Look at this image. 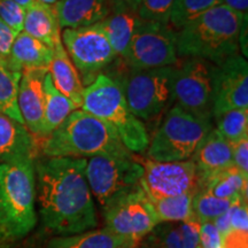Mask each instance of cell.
Here are the masks:
<instances>
[{"mask_svg": "<svg viewBox=\"0 0 248 248\" xmlns=\"http://www.w3.org/2000/svg\"><path fill=\"white\" fill-rule=\"evenodd\" d=\"M88 159L43 157L35 161L40 225L55 237L98 226L97 209L85 176Z\"/></svg>", "mask_w": 248, "mask_h": 248, "instance_id": "cell-1", "label": "cell"}, {"mask_svg": "<svg viewBox=\"0 0 248 248\" xmlns=\"http://www.w3.org/2000/svg\"><path fill=\"white\" fill-rule=\"evenodd\" d=\"M247 15L217 5L178 31V59L199 58L216 66L239 54V33Z\"/></svg>", "mask_w": 248, "mask_h": 248, "instance_id": "cell-2", "label": "cell"}, {"mask_svg": "<svg viewBox=\"0 0 248 248\" xmlns=\"http://www.w3.org/2000/svg\"><path fill=\"white\" fill-rule=\"evenodd\" d=\"M35 160L0 164V247L14 246L35 229Z\"/></svg>", "mask_w": 248, "mask_h": 248, "instance_id": "cell-3", "label": "cell"}, {"mask_svg": "<svg viewBox=\"0 0 248 248\" xmlns=\"http://www.w3.org/2000/svg\"><path fill=\"white\" fill-rule=\"evenodd\" d=\"M45 157L90 159L98 155L131 154L115 130L83 109H76L48 137L40 140Z\"/></svg>", "mask_w": 248, "mask_h": 248, "instance_id": "cell-4", "label": "cell"}, {"mask_svg": "<svg viewBox=\"0 0 248 248\" xmlns=\"http://www.w3.org/2000/svg\"><path fill=\"white\" fill-rule=\"evenodd\" d=\"M80 109L111 126L129 152L147 151L150 136L146 126L129 108L120 85L106 74H99L85 86Z\"/></svg>", "mask_w": 248, "mask_h": 248, "instance_id": "cell-5", "label": "cell"}, {"mask_svg": "<svg viewBox=\"0 0 248 248\" xmlns=\"http://www.w3.org/2000/svg\"><path fill=\"white\" fill-rule=\"evenodd\" d=\"M178 66L179 62L151 69H132L126 66L125 73L109 77L120 85L135 116L140 121H151L175 104Z\"/></svg>", "mask_w": 248, "mask_h": 248, "instance_id": "cell-6", "label": "cell"}, {"mask_svg": "<svg viewBox=\"0 0 248 248\" xmlns=\"http://www.w3.org/2000/svg\"><path fill=\"white\" fill-rule=\"evenodd\" d=\"M214 128L213 121L195 117L173 105L150 139L147 159L156 162H177L191 156Z\"/></svg>", "mask_w": 248, "mask_h": 248, "instance_id": "cell-7", "label": "cell"}, {"mask_svg": "<svg viewBox=\"0 0 248 248\" xmlns=\"http://www.w3.org/2000/svg\"><path fill=\"white\" fill-rule=\"evenodd\" d=\"M142 173L141 160L132 153L98 155L86 161V181L101 209L140 185Z\"/></svg>", "mask_w": 248, "mask_h": 248, "instance_id": "cell-8", "label": "cell"}, {"mask_svg": "<svg viewBox=\"0 0 248 248\" xmlns=\"http://www.w3.org/2000/svg\"><path fill=\"white\" fill-rule=\"evenodd\" d=\"M218 66L199 58H186L178 66L175 105L195 117L213 121Z\"/></svg>", "mask_w": 248, "mask_h": 248, "instance_id": "cell-9", "label": "cell"}, {"mask_svg": "<svg viewBox=\"0 0 248 248\" xmlns=\"http://www.w3.org/2000/svg\"><path fill=\"white\" fill-rule=\"evenodd\" d=\"M177 37L178 31L170 24L144 21L133 35L122 58L124 64L132 69L177 64Z\"/></svg>", "mask_w": 248, "mask_h": 248, "instance_id": "cell-10", "label": "cell"}, {"mask_svg": "<svg viewBox=\"0 0 248 248\" xmlns=\"http://www.w3.org/2000/svg\"><path fill=\"white\" fill-rule=\"evenodd\" d=\"M105 228L133 245H139L159 224L153 207L140 185L102 209Z\"/></svg>", "mask_w": 248, "mask_h": 248, "instance_id": "cell-11", "label": "cell"}, {"mask_svg": "<svg viewBox=\"0 0 248 248\" xmlns=\"http://www.w3.org/2000/svg\"><path fill=\"white\" fill-rule=\"evenodd\" d=\"M61 42L71 62L84 78L99 75V71L117 58L109 39L99 23L90 27L63 29Z\"/></svg>", "mask_w": 248, "mask_h": 248, "instance_id": "cell-12", "label": "cell"}, {"mask_svg": "<svg viewBox=\"0 0 248 248\" xmlns=\"http://www.w3.org/2000/svg\"><path fill=\"white\" fill-rule=\"evenodd\" d=\"M144 173L140 186L148 199L171 198L198 191V173L193 161L156 162L141 160Z\"/></svg>", "mask_w": 248, "mask_h": 248, "instance_id": "cell-13", "label": "cell"}, {"mask_svg": "<svg viewBox=\"0 0 248 248\" xmlns=\"http://www.w3.org/2000/svg\"><path fill=\"white\" fill-rule=\"evenodd\" d=\"M248 108V63L240 53L218 66L213 120L233 109Z\"/></svg>", "mask_w": 248, "mask_h": 248, "instance_id": "cell-14", "label": "cell"}, {"mask_svg": "<svg viewBox=\"0 0 248 248\" xmlns=\"http://www.w3.org/2000/svg\"><path fill=\"white\" fill-rule=\"evenodd\" d=\"M47 70H27L21 75L17 105L24 125L36 139L42 137L44 120V77Z\"/></svg>", "mask_w": 248, "mask_h": 248, "instance_id": "cell-15", "label": "cell"}, {"mask_svg": "<svg viewBox=\"0 0 248 248\" xmlns=\"http://www.w3.org/2000/svg\"><path fill=\"white\" fill-rule=\"evenodd\" d=\"M198 173V190L223 170L233 166L232 147L215 128L202 139L191 156Z\"/></svg>", "mask_w": 248, "mask_h": 248, "instance_id": "cell-16", "label": "cell"}, {"mask_svg": "<svg viewBox=\"0 0 248 248\" xmlns=\"http://www.w3.org/2000/svg\"><path fill=\"white\" fill-rule=\"evenodd\" d=\"M108 1H109V13L99 24L109 39L116 57L122 59L129 47L133 35L144 23V20L139 17L136 8L124 5L122 2L110 1V0Z\"/></svg>", "mask_w": 248, "mask_h": 248, "instance_id": "cell-17", "label": "cell"}, {"mask_svg": "<svg viewBox=\"0 0 248 248\" xmlns=\"http://www.w3.org/2000/svg\"><path fill=\"white\" fill-rule=\"evenodd\" d=\"M38 140L26 125L0 114V164L35 160Z\"/></svg>", "mask_w": 248, "mask_h": 248, "instance_id": "cell-18", "label": "cell"}, {"mask_svg": "<svg viewBox=\"0 0 248 248\" xmlns=\"http://www.w3.org/2000/svg\"><path fill=\"white\" fill-rule=\"evenodd\" d=\"M199 219L194 215L184 222L159 223L144 238L141 248H197L199 246Z\"/></svg>", "mask_w": 248, "mask_h": 248, "instance_id": "cell-19", "label": "cell"}, {"mask_svg": "<svg viewBox=\"0 0 248 248\" xmlns=\"http://www.w3.org/2000/svg\"><path fill=\"white\" fill-rule=\"evenodd\" d=\"M52 7L60 29L93 26L109 13L108 0H59Z\"/></svg>", "mask_w": 248, "mask_h": 248, "instance_id": "cell-20", "label": "cell"}, {"mask_svg": "<svg viewBox=\"0 0 248 248\" xmlns=\"http://www.w3.org/2000/svg\"><path fill=\"white\" fill-rule=\"evenodd\" d=\"M53 59V49L40 40L21 31L17 33L7 59V68L23 73L27 70H47Z\"/></svg>", "mask_w": 248, "mask_h": 248, "instance_id": "cell-21", "label": "cell"}, {"mask_svg": "<svg viewBox=\"0 0 248 248\" xmlns=\"http://www.w3.org/2000/svg\"><path fill=\"white\" fill-rule=\"evenodd\" d=\"M48 73L55 88L63 93L67 98H69L77 108L82 107L85 86L80 79L78 71L63 47L61 37L57 39L53 46V59Z\"/></svg>", "mask_w": 248, "mask_h": 248, "instance_id": "cell-22", "label": "cell"}, {"mask_svg": "<svg viewBox=\"0 0 248 248\" xmlns=\"http://www.w3.org/2000/svg\"><path fill=\"white\" fill-rule=\"evenodd\" d=\"M22 31L43 42L52 49L57 39L61 37L60 26L53 7L42 4L38 0H35L26 9Z\"/></svg>", "mask_w": 248, "mask_h": 248, "instance_id": "cell-23", "label": "cell"}, {"mask_svg": "<svg viewBox=\"0 0 248 248\" xmlns=\"http://www.w3.org/2000/svg\"><path fill=\"white\" fill-rule=\"evenodd\" d=\"M44 120L40 140L48 137L74 110L79 109L69 98L55 88L49 73L44 77Z\"/></svg>", "mask_w": 248, "mask_h": 248, "instance_id": "cell-24", "label": "cell"}, {"mask_svg": "<svg viewBox=\"0 0 248 248\" xmlns=\"http://www.w3.org/2000/svg\"><path fill=\"white\" fill-rule=\"evenodd\" d=\"M123 245H133L111 233L106 228L93 229L78 234L54 237L46 248H119Z\"/></svg>", "mask_w": 248, "mask_h": 248, "instance_id": "cell-25", "label": "cell"}, {"mask_svg": "<svg viewBox=\"0 0 248 248\" xmlns=\"http://www.w3.org/2000/svg\"><path fill=\"white\" fill-rule=\"evenodd\" d=\"M247 183L248 177H245L239 170L232 166L210 178L200 190L209 192L221 199L247 200Z\"/></svg>", "mask_w": 248, "mask_h": 248, "instance_id": "cell-26", "label": "cell"}, {"mask_svg": "<svg viewBox=\"0 0 248 248\" xmlns=\"http://www.w3.org/2000/svg\"><path fill=\"white\" fill-rule=\"evenodd\" d=\"M198 191L177 195V197L163 198L151 200L155 215L160 223L184 222L194 215L192 209V201Z\"/></svg>", "mask_w": 248, "mask_h": 248, "instance_id": "cell-27", "label": "cell"}, {"mask_svg": "<svg viewBox=\"0 0 248 248\" xmlns=\"http://www.w3.org/2000/svg\"><path fill=\"white\" fill-rule=\"evenodd\" d=\"M21 75L22 73L13 71L7 67L0 68V114H4L24 125L17 105Z\"/></svg>", "mask_w": 248, "mask_h": 248, "instance_id": "cell-28", "label": "cell"}, {"mask_svg": "<svg viewBox=\"0 0 248 248\" xmlns=\"http://www.w3.org/2000/svg\"><path fill=\"white\" fill-rule=\"evenodd\" d=\"M215 121L216 130L230 145L248 137V108L226 111Z\"/></svg>", "mask_w": 248, "mask_h": 248, "instance_id": "cell-29", "label": "cell"}, {"mask_svg": "<svg viewBox=\"0 0 248 248\" xmlns=\"http://www.w3.org/2000/svg\"><path fill=\"white\" fill-rule=\"evenodd\" d=\"M221 5V0H173L169 24L179 31L208 9Z\"/></svg>", "mask_w": 248, "mask_h": 248, "instance_id": "cell-30", "label": "cell"}, {"mask_svg": "<svg viewBox=\"0 0 248 248\" xmlns=\"http://www.w3.org/2000/svg\"><path fill=\"white\" fill-rule=\"evenodd\" d=\"M239 200V199H238ZM237 200H228L217 198L204 190H199L194 194L192 209L194 216L200 223L213 222L223 215Z\"/></svg>", "mask_w": 248, "mask_h": 248, "instance_id": "cell-31", "label": "cell"}, {"mask_svg": "<svg viewBox=\"0 0 248 248\" xmlns=\"http://www.w3.org/2000/svg\"><path fill=\"white\" fill-rule=\"evenodd\" d=\"M172 4L173 0H141L137 13L144 21L169 24Z\"/></svg>", "mask_w": 248, "mask_h": 248, "instance_id": "cell-32", "label": "cell"}, {"mask_svg": "<svg viewBox=\"0 0 248 248\" xmlns=\"http://www.w3.org/2000/svg\"><path fill=\"white\" fill-rule=\"evenodd\" d=\"M24 15L26 11L13 0H0V17L17 33L23 30Z\"/></svg>", "mask_w": 248, "mask_h": 248, "instance_id": "cell-33", "label": "cell"}, {"mask_svg": "<svg viewBox=\"0 0 248 248\" xmlns=\"http://www.w3.org/2000/svg\"><path fill=\"white\" fill-rule=\"evenodd\" d=\"M228 214L230 218L231 230L248 232V208L246 199L234 201V203L228 209Z\"/></svg>", "mask_w": 248, "mask_h": 248, "instance_id": "cell-34", "label": "cell"}, {"mask_svg": "<svg viewBox=\"0 0 248 248\" xmlns=\"http://www.w3.org/2000/svg\"><path fill=\"white\" fill-rule=\"evenodd\" d=\"M199 245L202 248H222V235L213 222L201 223Z\"/></svg>", "mask_w": 248, "mask_h": 248, "instance_id": "cell-35", "label": "cell"}, {"mask_svg": "<svg viewBox=\"0 0 248 248\" xmlns=\"http://www.w3.org/2000/svg\"><path fill=\"white\" fill-rule=\"evenodd\" d=\"M233 166L248 177V137L231 145Z\"/></svg>", "mask_w": 248, "mask_h": 248, "instance_id": "cell-36", "label": "cell"}, {"mask_svg": "<svg viewBox=\"0 0 248 248\" xmlns=\"http://www.w3.org/2000/svg\"><path fill=\"white\" fill-rule=\"evenodd\" d=\"M17 32L12 29L7 23L0 17V55L8 59L11 53L12 45H13Z\"/></svg>", "mask_w": 248, "mask_h": 248, "instance_id": "cell-37", "label": "cell"}, {"mask_svg": "<svg viewBox=\"0 0 248 248\" xmlns=\"http://www.w3.org/2000/svg\"><path fill=\"white\" fill-rule=\"evenodd\" d=\"M222 248H248V232L231 230L222 238Z\"/></svg>", "mask_w": 248, "mask_h": 248, "instance_id": "cell-38", "label": "cell"}, {"mask_svg": "<svg viewBox=\"0 0 248 248\" xmlns=\"http://www.w3.org/2000/svg\"><path fill=\"white\" fill-rule=\"evenodd\" d=\"M221 4L225 5L226 7L233 9L238 13L247 15L248 0H221Z\"/></svg>", "mask_w": 248, "mask_h": 248, "instance_id": "cell-39", "label": "cell"}, {"mask_svg": "<svg viewBox=\"0 0 248 248\" xmlns=\"http://www.w3.org/2000/svg\"><path fill=\"white\" fill-rule=\"evenodd\" d=\"M110 1L122 2V4H124V5L130 6V7H132V8H136V9H137V7L139 6V4H140L141 0H110Z\"/></svg>", "mask_w": 248, "mask_h": 248, "instance_id": "cell-40", "label": "cell"}, {"mask_svg": "<svg viewBox=\"0 0 248 248\" xmlns=\"http://www.w3.org/2000/svg\"><path fill=\"white\" fill-rule=\"evenodd\" d=\"M13 1L16 2L20 7H22L24 11H26V9L29 7V6L32 4L33 1H35V0H13Z\"/></svg>", "mask_w": 248, "mask_h": 248, "instance_id": "cell-41", "label": "cell"}, {"mask_svg": "<svg viewBox=\"0 0 248 248\" xmlns=\"http://www.w3.org/2000/svg\"><path fill=\"white\" fill-rule=\"evenodd\" d=\"M39 2H42V4H45V5H48V6H54L59 0H38Z\"/></svg>", "mask_w": 248, "mask_h": 248, "instance_id": "cell-42", "label": "cell"}, {"mask_svg": "<svg viewBox=\"0 0 248 248\" xmlns=\"http://www.w3.org/2000/svg\"><path fill=\"white\" fill-rule=\"evenodd\" d=\"M1 67H7V59L0 55V68Z\"/></svg>", "mask_w": 248, "mask_h": 248, "instance_id": "cell-43", "label": "cell"}, {"mask_svg": "<svg viewBox=\"0 0 248 248\" xmlns=\"http://www.w3.org/2000/svg\"><path fill=\"white\" fill-rule=\"evenodd\" d=\"M119 248H140V246L139 245H123Z\"/></svg>", "mask_w": 248, "mask_h": 248, "instance_id": "cell-44", "label": "cell"}, {"mask_svg": "<svg viewBox=\"0 0 248 248\" xmlns=\"http://www.w3.org/2000/svg\"><path fill=\"white\" fill-rule=\"evenodd\" d=\"M197 248H202V247H201V246H200V245H199V246H198Z\"/></svg>", "mask_w": 248, "mask_h": 248, "instance_id": "cell-45", "label": "cell"}, {"mask_svg": "<svg viewBox=\"0 0 248 248\" xmlns=\"http://www.w3.org/2000/svg\"><path fill=\"white\" fill-rule=\"evenodd\" d=\"M140 248H141V247H140Z\"/></svg>", "mask_w": 248, "mask_h": 248, "instance_id": "cell-46", "label": "cell"}]
</instances>
